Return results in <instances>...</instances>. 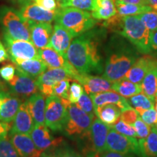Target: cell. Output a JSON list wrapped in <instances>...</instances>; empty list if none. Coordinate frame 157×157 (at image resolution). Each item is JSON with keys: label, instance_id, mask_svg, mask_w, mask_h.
<instances>
[{"label": "cell", "instance_id": "16", "mask_svg": "<svg viewBox=\"0 0 157 157\" xmlns=\"http://www.w3.org/2000/svg\"><path fill=\"white\" fill-rule=\"evenodd\" d=\"M110 127L101 119L95 118L90 129V137L93 144V149L97 154L106 151V139Z\"/></svg>", "mask_w": 157, "mask_h": 157}, {"label": "cell", "instance_id": "29", "mask_svg": "<svg viewBox=\"0 0 157 157\" xmlns=\"http://www.w3.org/2000/svg\"><path fill=\"white\" fill-rule=\"evenodd\" d=\"M140 84L143 93L154 101L157 93V60L148 71Z\"/></svg>", "mask_w": 157, "mask_h": 157}, {"label": "cell", "instance_id": "43", "mask_svg": "<svg viewBox=\"0 0 157 157\" xmlns=\"http://www.w3.org/2000/svg\"><path fill=\"white\" fill-rule=\"evenodd\" d=\"M138 117V113L132 106H129L121 111L120 119L130 125H132Z\"/></svg>", "mask_w": 157, "mask_h": 157}, {"label": "cell", "instance_id": "14", "mask_svg": "<svg viewBox=\"0 0 157 157\" xmlns=\"http://www.w3.org/2000/svg\"><path fill=\"white\" fill-rule=\"evenodd\" d=\"M8 136L20 157H40L42 152L37 149L30 135L10 132Z\"/></svg>", "mask_w": 157, "mask_h": 157}, {"label": "cell", "instance_id": "31", "mask_svg": "<svg viewBox=\"0 0 157 157\" xmlns=\"http://www.w3.org/2000/svg\"><path fill=\"white\" fill-rule=\"evenodd\" d=\"M115 4L117 7V13L121 17L139 15L153 10L152 7L149 5H138L118 2H115Z\"/></svg>", "mask_w": 157, "mask_h": 157}, {"label": "cell", "instance_id": "24", "mask_svg": "<svg viewBox=\"0 0 157 157\" xmlns=\"http://www.w3.org/2000/svg\"><path fill=\"white\" fill-rule=\"evenodd\" d=\"M12 62L15 65L17 70L36 80L48 68L40 58L15 60Z\"/></svg>", "mask_w": 157, "mask_h": 157}, {"label": "cell", "instance_id": "45", "mask_svg": "<svg viewBox=\"0 0 157 157\" xmlns=\"http://www.w3.org/2000/svg\"><path fill=\"white\" fill-rule=\"evenodd\" d=\"M34 2L48 10H56L58 7L56 0H34Z\"/></svg>", "mask_w": 157, "mask_h": 157}, {"label": "cell", "instance_id": "7", "mask_svg": "<svg viewBox=\"0 0 157 157\" xmlns=\"http://www.w3.org/2000/svg\"><path fill=\"white\" fill-rule=\"evenodd\" d=\"M79 73L73 66L70 68H51L41 74L36 78V84L41 93L44 96H52L54 86L61 80L76 81Z\"/></svg>", "mask_w": 157, "mask_h": 157}, {"label": "cell", "instance_id": "18", "mask_svg": "<svg viewBox=\"0 0 157 157\" xmlns=\"http://www.w3.org/2000/svg\"><path fill=\"white\" fill-rule=\"evenodd\" d=\"M76 81L83 86L86 93L89 95L109 91L112 87L111 82L106 78L87 74H79Z\"/></svg>", "mask_w": 157, "mask_h": 157}, {"label": "cell", "instance_id": "9", "mask_svg": "<svg viewBox=\"0 0 157 157\" xmlns=\"http://www.w3.org/2000/svg\"><path fill=\"white\" fill-rule=\"evenodd\" d=\"M3 39L12 61L15 60L40 58L38 50L31 42L13 39L5 33H3Z\"/></svg>", "mask_w": 157, "mask_h": 157}, {"label": "cell", "instance_id": "6", "mask_svg": "<svg viewBox=\"0 0 157 157\" xmlns=\"http://www.w3.org/2000/svg\"><path fill=\"white\" fill-rule=\"evenodd\" d=\"M70 104L67 99H61L54 95L48 97L44 113L45 125L55 132L63 130Z\"/></svg>", "mask_w": 157, "mask_h": 157}, {"label": "cell", "instance_id": "51", "mask_svg": "<svg viewBox=\"0 0 157 157\" xmlns=\"http://www.w3.org/2000/svg\"><path fill=\"white\" fill-rule=\"evenodd\" d=\"M8 93H7V90H0V107H1V104H2V103L4 98H5Z\"/></svg>", "mask_w": 157, "mask_h": 157}, {"label": "cell", "instance_id": "33", "mask_svg": "<svg viewBox=\"0 0 157 157\" xmlns=\"http://www.w3.org/2000/svg\"><path fill=\"white\" fill-rule=\"evenodd\" d=\"M95 0H60L58 2V7H74L87 11H92L94 7Z\"/></svg>", "mask_w": 157, "mask_h": 157}, {"label": "cell", "instance_id": "48", "mask_svg": "<svg viewBox=\"0 0 157 157\" xmlns=\"http://www.w3.org/2000/svg\"><path fill=\"white\" fill-rule=\"evenodd\" d=\"M150 46L151 50L157 51V29L150 31Z\"/></svg>", "mask_w": 157, "mask_h": 157}, {"label": "cell", "instance_id": "35", "mask_svg": "<svg viewBox=\"0 0 157 157\" xmlns=\"http://www.w3.org/2000/svg\"><path fill=\"white\" fill-rule=\"evenodd\" d=\"M0 157H20L8 135L0 139Z\"/></svg>", "mask_w": 157, "mask_h": 157}, {"label": "cell", "instance_id": "50", "mask_svg": "<svg viewBox=\"0 0 157 157\" xmlns=\"http://www.w3.org/2000/svg\"><path fill=\"white\" fill-rule=\"evenodd\" d=\"M115 2L127 4H134L138 5H149L148 0H115Z\"/></svg>", "mask_w": 157, "mask_h": 157}, {"label": "cell", "instance_id": "42", "mask_svg": "<svg viewBox=\"0 0 157 157\" xmlns=\"http://www.w3.org/2000/svg\"><path fill=\"white\" fill-rule=\"evenodd\" d=\"M132 126L136 132L137 137H139L140 139L146 138V137H148L151 132V129L150 126L145 123L140 117L137 118V120L132 124Z\"/></svg>", "mask_w": 157, "mask_h": 157}, {"label": "cell", "instance_id": "40", "mask_svg": "<svg viewBox=\"0 0 157 157\" xmlns=\"http://www.w3.org/2000/svg\"><path fill=\"white\" fill-rule=\"evenodd\" d=\"M111 128L113 129L117 132L121 133V134L126 135V136L137 137L136 132L135 131L132 125L127 124L121 119H119L114 125L111 127Z\"/></svg>", "mask_w": 157, "mask_h": 157}, {"label": "cell", "instance_id": "2", "mask_svg": "<svg viewBox=\"0 0 157 157\" xmlns=\"http://www.w3.org/2000/svg\"><path fill=\"white\" fill-rule=\"evenodd\" d=\"M55 21L67 29L74 37L84 34L96 24L91 13L74 7H58Z\"/></svg>", "mask_w": 157, "mask_h": 157}, {"label": "cell", "instance_id": "27", "mask_svg": "<svg viewBox=\"0 0 157 157\" xmlns=\"http://www.w3.org/2000/svg\"><path fill=\"white\" fill-rule=\"evenodd\" d=\"M139 143V157H157V126L153 127L146 138H140Z\"/></svg>", "mask_w": 157, "mask_h": 157}, {"label": "cell", "instance_id": "44", "mask_svg": "<svg viewBox=\"0 0 157 157\" xmlns=\"http://www.w3.org/2000/svg\"><path fill=\"white\" fill-rule=\"evenodd\" d=\"M16 66L14 63H7L0 68V76L6 82H10L16 73Z\"/></svg>", "mask_w": 157, "mask_h": 157}, {"label": "cell", "instance_id": "38", "mask_svg": "<svg viewBox=\"0 0 157 157\" xmlns=\"http://www.w3.org/2000/svg\"><path fill=\"white\" fill-rule=\"evenodd\" d=\"M69 79H63L58 82L52 90V95L56 96L61 99L68 100V93L70 88Z\"/></svg>", "mask_w": 157, "mask_h": 157}, {"label": "cell", "instance_id": "12", "mask_svg": "<svg viewBox=\"0 0 157 157\" xmlns=\"http://www.w3.org/2000/svg\"><path fill=\"white\" fill-rule=\"evenodd\" d=\"M30 136L37 149L41 152L60 146L63 142L61 137L55 138L52 137L46 125L35 126L31 131Z\"/></svg>", "mask_w": 157, "mask_h": 157}, {"label": "cell", "instance_id": "57", "mask_svg": "<svg viewBox=\"0 0 157 157\" xmlns=\"http://www.w3.org/2000/svg\"><path fill=\"white\" fill-rule=\"evenodd\" d=\"M156 97H157V93H156Z\"/></svg>", "mask_w": 157, "mask_h": 157}, {"label": "cell", "instance_id": "21", "mask_svg": "<svg viewBox=\"0 0 157 157\" xmlns=\"http://www.w3.org/2000/svg\"><path fill=\"white\" fill-rule=\"evenodd\" d=\"M42 93H36L30 96L26 101L27 106L29 110L35 126L45 125V107L46 99Z\"/></svg>", "mask_w": 157, "mask_h": 157}, {"label": "cell", "instance_id": "53", "mask_svg": "<svg viewBox=\"0 0 157 157\" xmlns=\"http://www.w3.org/2000/svg\"><path fill=\"white\" fill-rule=\"evenodd\" d=\"M15 1H16L17 3L21 4V5L23 6V5H26V4L34 2V0H15Z\"/></svg>", "mask_w": 157, "mask_h": 157}, {"label": "cell", "instance_id": "11", "mask_svg": "<svg viewBox=\"0 0 157 157\" xmlns=\"http://www.w3.org/2000/svg\"><path fill=\"white\" fill-rule=\"evenodd\" d=\"M10 93L19 98H29L38 93L36 81L26 74L16 71L13 79L7 82Z\"/></svg>", "mask_w": 157, "mask_h": 157}, {"label": "cell", "instance_id": "28", "mask_svg": "<svg viewBox=\"0 0 157 157\" xmlns=\"http://www.w3.org/2000/svg\"><path fill=\"white\" fill-rule=\"evenodd\" d=\"M95 113L98 119L111 127L120 119L121 109L114 104H106L95 108Z\"/></svg>", "mask_w": 157, "mask_h": 157}, {"label": "cell", "instance_id": "15", "mask_svg": "<svg viewBox=\"0 0 157 157\" xmlns=\"http://www.w3.org/2000/svg\"><path fill=\"white\" fill-rule=\"evenodd\" d=\"M31 42L37 50L48 48L52 36L53 27L50 23L29 21Z\"/></svg>", "mask_w": 157, "mask_h": 157}, {"label": "cell", "instance_id": "17", "mask_svg": "<svg viewBox=\"0 0 157 157\" xmlns=\"http://www.w3.org/2000/svg\"><path fill=\"white\" fill-rule=\"evenodd\" d=\"M74 38L73 35L67 29L56 23L53 26L52 36L48 48L54 49L66 58L68 49L69 48Z\"/></svg>", "mask_w": 157, "mask_h": 157}, {"label": "cell", "instance_id": "49", "mask_svg": "<svg viewBox=\"0 0 157 157\" xmlns=\"http://www.w3.org/2000/svg\"><path fill=\"white\" fill-rule=\"evenodd\" d=\"M8 59H10L8 52L5 49L2 42L0 41V63L6 61Z\"/></svg>", "mask_w": 157, "mask_h": 157}, {"label": "cell", "instance_id": "19", "mask_svg": "<svg viewBox=\"0 0 157 157\" xmlns=\"http://www.w3.org/2000/svg\"><path fill=\"white\" fill-rule=\"evenodd\" d=\"M13 122V126L11 127L10 132L31 134V131L35 127V124L29 112L26 101L23 102L21 105Z\"/></svg>", "mask_w": 157, "mask_h": 157}, {"label": "cell", "instance_id": "37", "mask_svg": "<svg viewBox=\"0 0 157 157\" xmlns=\"http://www.w3.org/2000/svg\"><path fill=\"white\" fill-rule=\"evenodd\" d=\"M74 104L84 112L87 113L88 114L95 116V109H94L93 101H92L90 96L86 93V92H84L82 93L78 101Z\"/></svg>", "mask_w": 157, "mask_h": 157}, {"label": "cell", "instance_id": "52", "mask_svg": "<svg viewBox=\"0 0 157 157\" xmlns=\"http://www.w3.org/2000/svg\"><path fill=\"white\" fill-rule=\"evenodd\" d=\"M148 2L149 6L157 10V0H148Z\"/></svg>", "mask_w": 157, "mask_h": 157}, {"label": "cell", "instance_id": "34", "mask_svg": "<svg viewBox=\"0 0 157 157\" xmlns=\"http://www.w3.org/2000/svg\"><path fill=\"white\" fill-rule=\"evenodd\" d=\"M129 105H132L135 110L137 109H149L154 108V101L151 100L145 94L138 93L132 97L129 98L127 100Z\"/></svg>", "mask_w": 157, "mask_h": 157}, {"label": "cell", "instance_id": "54", "mask_svg": "<svg viewBox=\"0 0 157 157\" xmlns=\"http://www.w3.org/2000/svg\"><path fill=\"white\" fill-rule=\"evenodd\" d=\"M5 85H4V84L2 83V82H1V80H0V90H6L5 89Z\"/></svg>", "mask_w": 157, "mask_h": 157}, {"label": "cell", "instance_id": "13", "mask_svg": "<svg viewBox=\"0 0 157 157\" xmlns=\"http://www.w3.org/2000/svg\"><path fill=\"white\" fill-rule=\"evenodd\" d=\"M57 10H48L39 7L34 2H31L23 5L20 9L19 13L23 18L29 21L51 23L56 19Z\"/></svg>", "mask_w": 157, "mask_h": 157}, {"label": "cell", "instance_id": "26", "mask_svg": "<svg viewBox=\"0 0 157 157\" xmlns=\"http://www.w3.org/2000/svg\"><path fill=\"white\" fill-rule=\"evenodd\" d=\"M117 14L115 0H95L91 15L95 20H106Z\"/></svg>", "mask_w": 157, "mask_h": 157}, {"label": "cell", "instance_id": "46", "mask_svg": "<svg viewBox=\"0 0 157 157\" xmlns=\"http://www.w3.org/2000/svg\"><path fill=\"white\" fill-rule=\"evenodd\" d=\"M99 157H134L132 154H120V153L110 151H105L101 154H99Z\"/></svg>", "mask_w": 157, "mask_h": 157}, {"label": "cell", "instance_id": "30", "mask_svg": "<svg viewBox=\"0 0 157 157\" xmlns=\"http://www.w3.org/2000/svg\"><path fill=\"white\" fill-rule=\"evenodd\" d=\"M111 90L116 93H119L122 97L127 98L142 92V87H141L140 84L133 83L124 78L113 82Z\"/></svg>", "mask_w": 157, "mask_h": 157}, {"label": "cell", "instance_id": "3", "mask_svg": "<svg viewBox=\"0 0 157 157\" xmlns=\"http://www.w3.org/2000/svg\"><path fill=\"white\" fill-rule=\"evenodd\" d=\"M136 60V55L128 47H117L108 56L103 77L113 83L122 79Z\"/></svg>", "mask_w": 157, "mask_h": 157}, {"label": "cell", "instance_id": "10", "mask_svg": "<svg viewBox=\"0 0 157 157\" xmlns=\"http://www.w3.org/2000/svg\"><path fill=\"white\" fill-rule=\"evenodd\" d=\"M106 151L120 154H139V143L136 137L126 136L110 127L106 139Z\"/></svg>", "mask_w": 157, "mask_h": 157}, {"label": "cell", "instance_id": "56", "mask_svg": "<svg viewBox=\"0 0 157 157\" xmlns=\"http://www.w3.org/2000/svg\"><path fill=\"white\" fill-rule=\"evenodd\" d=\"M56 1H57V2H59V1H60V0H56Z\"/></svg>", "mask_w": 157, "mask_h": 157}, {"label": "cell", "instance_id": "1", "mask_svg": "<svg viewBox=\"0 0 157 157\" xmlns=\"http://www.w3.org/2000/svg\"><path fill=\"white\" fill-rule=\"evenodd\" d=\"M66 60L79 74H99L103 71L99 51V39L93 31L76 36L68 49Z\"/></svg>", "mask_w": 157, "mask_h": 157}, {"label": "cell", "instance_id": "5", "mask_svg": "<svg viewBox=\"0 0 157 157\" xmlns=\"http://www.w3.org/2000/svg\"><path fill=\"white\" fill-rule=\"evenodd\" d=\"M0 22L3 33L13 39L31 42L29 21L23 18L19 11L11 7H2L0 9Z\"/></svg>", "mask_w": 157, "mask_h": 157}, {"label": "cell", "instance_id": "32", "mask_svg": "<svg viewBox=\"0 0 157 157\" xmlns=\"http://www.w3.org/2000/svg\"><path fill=\"white\" fill-rule=\"evenodd\" d=\"M40 157H82L74 149L61 145L48 149L42 153Z\"/></svg>", "mask_w": 157, "mask_h": 157}, {"label": "cell", "instance_id": "23", "mask_svg": "<svg viewBox=\"0 0 157 157\" xmlns=\"http://www.w3.org/2000/svg\"><path fill=\"white\" fill-rule=\"evenodd\" d=\"M21 104V98L10 93L7 94L4 98L0 107V121L6 123L13 121Z\"/></svg>", "mask_w": 157, "mask_h": 157}, {"label": "cell", "instance_id": "55", "mask_svg": "<svg viewBox=\"0 0 157 157\" xmlns=\"http://www.w3.org/2000/svg\"><path fill=\"white\" fill-rule=\"evenodd\" d=\"M154 107H155V109H156V111H157V97L155 98V100H154Z\"/></svg>", "mask_w": 157, "mask_h": 157}, {"label": "cell", "instance_id": "8", "mask_svg": "<svg viewBox=\"0 0 157 157\" xmlns=\"http://www.w3.org/2000/svg\"><path fill=\"white\" fill-rule=\"evenodd\" d=\"M95 116H91L84 112L71 103L68 107V117L63 130L68 136L85 135L90 131Z\"/></svg>", "mask_w": 157, "mask_h": 157}, {"label": "cell", "instance_id": "4", "mask_svg": "<svg viewBox=\"0 0 157 157\" xmlns=\"http://www.w3.org/2000/svg\"><path fill=\"white\" fill-rule=\"evenodd\" d=\"M126 38L140 53L151 52L150 46V31L143 24L138 15L123 17L119 33Z\"/></svg>", "mask_w": 157, "mask_h": 157}, {"label": "cell", "instance_id": "22", "mask_svg": "<svg viewBox=\"0 0 157 157\" xmlns=\"http://www.w3.org/2000/svg\"><path fill=\"white\" fill-rule=\"evenodd\" d=\"M90 96L93 101L94 109L106 104H114L121 109V111L130 106L126 98L113 90L94 94Z\"/></svg>", "mask_w": 157, "mask_h": 157}, {"label": "cell", "instance_id": "41", "mask_svg": "<svg viewBox=\"0 0 157 157\" xmlns=\"http://www.w3.org/2000/svg\"><path fill=\"white\" fill-rule=\"evenodd\" d=\"M84 92L83 86L78 82L74 81L70 85L69 93H68V101H70L71 103H76Z\"/></svg>", "mask_w": 157, "mask_h": 157}, {"label": "cell", "instance_id": "20", "mask_svg": "<svg viewBox=\"0 0 157 157\" xmlns=\"http://www.w3.org/2000/svg\"><path fill=\"white\" fill-rule=\"evenodd\" d=\"M156 60L157 59L149 56L148 54L137 58L130 69L127 71L124 78L133 83L140 84L148 71Z\"/></svg>", "mask_w": 157, "mask_h": 157}, {"label": "cell", "instance_id": "25", "mask_svg": "<svg viewBox=\"0 0 157 157\" xmlns=\"http://www.w3.org/2000/svg\"><path fill=\"white\" fill-rule=\"evenodd\" d=\"M41 60L44 63L49 69L58 68H71L72 65L62 55L51 48H45L38 50Z\"/></svg>", "mask_w": 157, "mask_h": 157}, {"label": "cell", "instance_id": "39", "mask_svg": "<svg viewBox=\"0 0 157 157\" xmlns=\"http://www.w3.org/2000/svg\"><path fill=\"white\" fill-rule=\"evenodd\" d=\"M141 119L150 127L157 126V111L154 108L149 109L136 110Z\"/></svg>", "mask_w": 157, "mask_h": 157}, {"label": "cell", "instance_id": "47", "mask_svg": "<svg viewBox=\"0 0 157 157\" xmlns=\"http://www.w3.org/2000/svg\"><path fill=\"white\" fill-rule=\"evenodd\" d=\"M11 125L10 123H6L0 121V139L2 137L7 136L8 132L10 131Z\"/></svg>", "mask_w": 157, "mask_h": 157}, {"label": "cell", "instance_id": "36", "mask_svg": "<svg viewBox=\"0 0 157 157\" xmlns=\"http://www.w3.org/2000/svg\"><path fill=\"white\" fill-rule=\"evenodd\" d=\"M143 24L148 29L149 31H153L157 29V10L153 9L138 15Z\"/></svg>", "mask_w": 157, "mask_h": 157}]
</instances>
